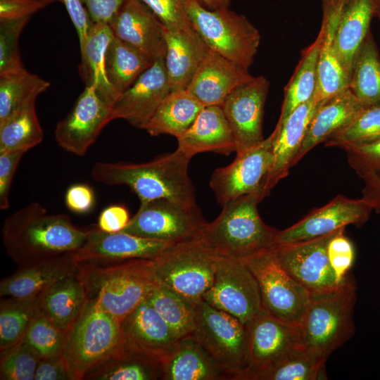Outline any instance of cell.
<instances>
[{
  "mask_svg": "<svg viewBox=\"0 0 380 380\" xmlns=\"http://www.w3.org/2000/svg\"><path fill=\"white\" fill-rule=\"evenodd\" d=\"M348 89L365 104L380 105V56L371 31L355 59Z\"/></svg>",
  "mask_w": 380,
  "mask_h": 380,
  "instance_id": "38",
  "label": "cell"
},
{
  "mask_svg": "<svg viewBox=\"0 0 380 380\" xmlns=\"http://www.w3.org/2000/svg\"><path fill=\"white\" fill-rule=\"evenodd\" d=\"M170 30L193 27L181 0H139Z\"/></svg>",
  "mask_w": 380,
  "mask_h": 380,
  "instance_id": "49",
  "label": "cell"
},
{
  "mask_svg": "<svg viewBox=\"0 0 380 380\" xmlns=\"http://www.w3.org/2000/svg\"><path fill=\"white\" fill-rule=\"evenodd\" d=\"M190 335L232 379L237 380L245 372L247 329L237 318L202 300L196 305L194 327Z\"/></svg>",
  "mask_w": 380,
  "mask_h": 380,
  "instance_id": "9",
  "label": "cell"
},
{
  "mask_svg": "<svg viewBox=\"0 0 380 380\" xmlns=\"http://www.w3.org/2000/svg\"><path fill=\"white\" fill-rule=\"evenodd\" d=\"M88 230L77 227L65 214H51L37 202L18 210L4 221L3 243L19 267L74 253L85 243Z\"/></svg>",
  "mask_w": 380,
  "mask_h": 380,
  "instance_id": "1",
  "label": "cell"
},
{
  "mask_svg": "<svg viewBox=\"0 0 380 380\" xmlns=\"http://www.w3.org/2000/svg\"><path fill=\"white\" fill-rule=\"evenodd\" d=\"M255 77L246 68L209 49L186 90L204 106H220Z\"/></svg>",
  "mask_w": 380,
  "mask_h": 380,
  "instance_id": "21",
  "label": "cell"
},
{
  "mask_svg": "<svg viewBox=\"0 0 380 380\" xmlns=\"http://www.w3.org/2000/svg\"><path fill=\"white\" fill-rule=\"evenodd\" d=\"M24 152H0V208L10 207V190L17 167Z\"/></svg>",
  "mask_w": 380,
  "mask_h": 380,
  "instance_id": "50",
  "label": "cell"
},
{
  "mask_svg": "<svg viewBox=\"0 0 380 380\" xmlns=\"http://www.w3.org/2000/svg\"><path fill=\"white\" fill-rule=\"evenodd\" d=\"M356 300L357 285L350 274L334 289L311 293L298 326L301 346L327 360L355 334Z\"/></svg>",
  "mask_w": 380,
  "mask_h": 380,
  "instance_id": "4",
  "label": "cell"
},
{
  "mask_svg": "<svg viewBox=\"0 0 380 380\" xmlns=\"http://www.w3.org/2000/svg\"><path fill=\"white\" fill-rule=\"evenodd\" d=\"M203 107L186 89L170 91L144 129L151 136L170 134L177 139L191 127Z\"/></svg>",
  "mask_w": 380,
  "mask_h": 380,
  "instance_id": "33",
  "label": "cell"
},
{
  "mask_svg": "<svg viewBox=\"0 0 380 380\" xmlns=\"http://www.w3.org/2000/svg\"><path fill=\"white\" fill-rule=\"evenodd\" d=\"M201 3L211 10L229 8L231 0H199Z\"/></svg>",
  "mask_w": 380,
  "mask_h": 380,
  "instance_id": "58",
  "label": "cell"
},
{
  "mask_svg": "<svg viewBox=\"0 0 380 380\" xmlns=\"http://www.w3.org/2000/svg\"><path fill=\"white\" fill-rule=\"evenodd\" d=\"M125 349L120 322L88 298L65 333L62 356L73 380L90 372Z\"/></svg>",
  "mask_w": 380,
  "mask_h": 380,
  "instance_id": "5",
  "label": "cell"
},
{
  "mask_svg": "<svg viewBox=\"0 0 380 380\" xmlns=\"http://www.w3.org/2000/svg\"><path fill=\"white\" fill-rule=\"evenodd\" d=\"M47 5L42 0H0V20L30 18Z\"/></svg>",
  "mask_w": 380,
  "mask_h": 380,
  "instance_id": "51",
  "label": "cell"
},
{
  "mask_svg": "<svg viewBox=\"0 0 380 380\" xmlns=\"http://www.w3.org/2000/svg\"><path fill=\"white\" fill-rule=\"evenodd\" d=\"M88 300L79 272L53 284L37 296L39 310L61 330L66 331L76 320Z\"/></svg>",
  "mask_w": 380,
  "mask_h": 380,
  "instance_id": "31",
  "label": "cell"
},
{
  "mask_svg": "<svg viewBox=\"0 0 380 380\" xmlns=\"http://www.w3.org/2000/svg\"><path fill=\"white\" fill-rule=\"evenodd\" d=\"M40 358L23 340L1 350V380H34Z\"/></svg>",
  "mask_w": 380,
  "mask_h": 380,
  "instance_id": "45",
  "label": "cell"
},
{
  "mask_svg": "<svg viewBox=\"0 0 380 380\" xmlns=\"http://www.w3.org/2000/svg\"><path fill=\"white\" fill-rule=\"evenodd\" d=\"M170 91L164 58L157 60L114 102L109 120H125L144 129Z\"/></svg>",
  "mask_w": 380,
  "mask_h": 380,
  "instance_id": "20",
  "label": "cell"
},
{
  "mask_svg": "<svg viewBox=\"0 0 380 380\" xmlns=\"http://www.w3.org/2000/svg\"><path fill=\"white\" fill-rule=\"evenodd\" d=\"M177 139V149L191 158L203 152L228 156L235 151L230 127L220 106H204L191 127Z\"/></svg>",
  "mask_w": 380,
  "mask_h": 380,
  "instance_id": "28",
  "label": "cell"
},
{
  "mask_svg": "<svg viewBox=\"0 0 380 380\" xmlns=\"http://www.w3.org/2000/svg\"><path fill=\"white\" fill-rule=\"evenodd\" d=\"M160 362L162 380L232 379L191 335L178 338Z\"/></svg>",
  "mask_w": 380,
  "mask_h": 380,
  "instance_id": "26",
  "label": "cell"
},
{
  "mask_svg": "<svg viewBox=\"0 0 380 380\" xmlns=\"http://www.w3.org/2000/svg\"><path fill=\"white\" fill-rule=\"evenodd\" d=\"M153 63L143 53L114 35L106 53V70L118 97Z\"/></svg>",
  "mask_w": 380,
  "mask_h": 380,
  "instance_id": "36",
  "label": "cell"
},
{
  "mask_svg": "<svg viewBox=\"0 0 380 380\" xmlns=\"http://www.w3.org/2000/svg\"><path fill=\"white\" fill-rule=\"evenodd\" d=\"M114 34L109 24L93 23L84 46L80 49L81 76L86 86L112 106L118 96L110 84L106 70V53Z\"/></svg>",
  "mask_w": 380,
  "mask_h": 380,
  "instance_id": "32",
  "label": "cell"
},
{
  "mask_svg": "<svg viewBox=\"0 0 380 380\" xmlns=\"http://www.w3.org/2000/svg\"><path fill=\"white\" fill-rule=\"evenodd\" d=\"M327 360L298 346L270 366L245 375L241 380L327 379Z\"/></svg>",
  "mask_w": 380,
  "mask_h": 380,
  "instance_id": "34",
  "label": "cell"
},
{
  "mask_svg": "<svg viewBox=\"0 0 380 380\" xmlns=\"http://www.w3.org/2000/svg\"><path fill=\"white\" fill-rule=\"evenodd\" d=\"M161 366L156 360L125 348L87 374V380L161 379Z\"/></svg>",
  "mask_w": 380,
  "mask_h": 380,
  "instance_id": "39",
  "label": "cell"
},
{
  "mask_svg": "<svg viewBox=\"0 0 380 380\" xmlns=\"http://www.w3.org/2000/svg\"><path fill=\"white\" fill-rule=\"evenodd\" d=\"M125 348L160 360L178 339L145 299L121 322Z\"/></svg>",
  "mask_w": 380,
  "mask_h": 380,
  "instance_id": "23",
  "label": "cell"
},
{
  "mask_svg": "<svg viewBox=\"0 0 380 380\" xmlns=\"http://www.w3.org/2000/svg\"><path fill=\"white\" fill-rule=\"evenodd\" d=\"M65 203L66 207L75 213H87L94 206V191L88 184H75L67 189L65 194Z\"/></svg>",
  "mask_w": 380,
  "mask_h": 380,
  "instance_id": "52",
  "label": "cell"
},
{
  "mask_svg": "<svg viewBox=\"0 0 380 380\" xmlns=\"http://www.w3.org/2000/svg\"><path fill=\"white\" fill-rule=\"evenodd\" d=\"M241 260L257 281L262 308L277 318L298 326L310 293L281 267L272 249Z\"/></svg>",
  "mask_w": 380,
  "mask_h": 380,
  "instance_id": "10",
  "label": "cell"
},
{
  "mask_svg": "<svg viewBox=\"0 0 380 380\" xmlns=\"http://www.w3.org/2000/svg\"><path fill=\"white\" fill-rule=\"evenodd\" d=\"M369 106L357 99L349 89L320 104L309 124L293 160V165L312 148L324 142Z\"/></svg>",
  "mask_w": 380,
  "mask_h": 380,
  "instance_id": "29",
  "label": "cell"
},
{
  "mask_svg": "<svg viewBox=\"0 0 380 380\" xmlns=\"http://www.w3.org/2000/svg\"><path fill=\"white\" fill-rule=\"evenodd\" d=\"M114 35L152 61L165 58L166 43L162 23L139 0H127L109 23Z\"/></svg>",
  "mask_w": 380,
  "mask_h": 380,
  "instance_id": "22",
  "label": "cell"
},
{
  "mask_svg": "<svg viewBox=\"0 0 380 380\" xmlns=\"http://www.w3.org/2000/svg\"><path fill=\"white\" fill-rule=\"evenodd\" d=\"M65 339V332L37 309L22 340L41 359L62 355Z\"/></svg>",
  "mask_w": 380,
  "mask_h": 380,
  "instance_id": "44",
  "label": "cell"
},
{
  "mask_svg": "<svg viewBox=\"0 0 380 380\" xmlns=\"http://www.w3.org/2000/svg\"><path fill=\"white\" fill-rule=\"evenodd\" d=\"M38 309L37 297L3 298L0 302V351L20 341Z\"/></svg>",
  "mask_w": 380,
  "mask_h": 380,
  "instance_id": "42",
  "label": "cell"
},
{
  "mask_svg": "<svg viewBox=\"0 0 380 380\" xmlns=\"http://www.w3.org/2000/svg\"><path fill=\"white\" fill-rule=\"evenodd\" d=\"M44 131L35 103L15 113L0 123V152H24L40 144Z\"/></svg>",
  "mask_w": 380,
  "mask_h": 380,
  "instance_id": "41",
  "label": "cell"
},
{
  "mask_svg": "<svg viewBox=\"0 0 380 380\" xmlns=\"http://www.w3.org/2000/svg\"><path fill=\"white\" fill-rule=\"evenodd\" d=\"M258 194L242 196L224 205L218 217L206 222L198 239L220 257L243 260L276 246L279 230L260 216Z\"/></svg>",
  "mask_w": 380,
  "mask_h": 380,
  "instance_id": "3",
  "label": "cell"
},
{
  "mask_svg": "<svg viewBox=\"0 0 380 380\" xmlns=\"http://www.w3.org/2000/svg\"><path fill=\"white\" fill-rule=\"evenodd\" d=\"M219 257L198 239L179 243L153 260L155 279L196 305L213 284Z\"/></svg>",
  "mask_w": 380,
  "mask_h": 380,
  "instance_id": "8",
  "label": "cell"
},
{
  "mask_svg": "<svg viewBox=\"0 0 380 380\" xmlns=\"http://www.w3.org/2000/svg\"><path fill=\"white\" fill-rule=\"evenodd\" d=\"M375 8V17H377L380 20V0H374Z\"/></svg>",
  "mask_w": 380,
  "mask_h": 380,
  "instance_id": "59",
  "label": "cell"
},
{
  "mask_svg": "<svg viewBox=\"0 0 380 380\" xmlns=\"http://www.w3.org/2000/svg\"><path fill=\"white\" fill-rule=\"evenodd\" d=\"M246 326L247 367L237 380L270 366L301 346L298 326L277 318L263 308Z\"/></svg>",
  "mask_w": 380,
  "mask_h": 380,
  "instance_id": "19",
  "label": "cell"
},
{
  "mask_svg": "<svg viewBox=\"0 0 380 380\" xmlns=\"http://www.w3.org/2000/svg\"><path fill=\"white\" fill-rule=\"evenodd\" d=\"M379 139L380 105H378L364 109L349 124L332 134L324 143L325 147L343 148Z\"/></svg>",
  "mask_w": 380,
  "mask_h": 380,
  "instance_id": "43",
  "label": "cell"
},
{
  "mask_svg": "<svg viewBox=\"0 0 380 380\" xmlns=\"http://www.w3.org/2000/svg\"><path fill=\"white\" fill-rule=\"evenodd\" d=\"M30 19L0 20V75L24 68L18 40Z\"/></svg>",
  "mask_w": 380,
  "mask_h": 380,
  "instance_id": "46",
  "label": "cell"
},
{
  "mask_svg": "<svg viewBox=\"0 0 380 380\" xmlns=\"http://www.w3.org/2000/svg\"><path fill=\"white\" fill-rule=\"evenodd\" d=\"M79 275L86 286L88 298L120 322L144 300L156 283L152 260L79 266Z\"/></svg>",
  "mask_w": 380,
  "mask_h": 380,
  "instance_id": "6",
  "label": "cell"
},
{
  "mask_svg": "<svg viewBox=\"0 0 380 380\" xmlns=\"http://www.w3.org/2000/svg\"><path fill=\"white\" fill-rule=\"evenodd\" d=\"M375 16L374 0H347L334 35L337 58L350 79L355 59Z\"/></svg>",
  "mask_w": 380,
  "mask_h": 380,
  "instance_id": "30",
  "label": "cell"
},
{
  "mask_svg": "<svg viewBox=\"0 0 380 380\" xmlns=\"http://www.w3.org/2000/svg\"><path fill=\"white\" fill-rule=\"evenodd\" d=\"M206 222L196 205L159 198L140 202L138 211L121 232L146 239L184 242L198 239Z\"/></svg>",
  "mask_w": 380,
  "mask_h": 380,
  "instance_id": "11",
  "label": "cell"
},
{
  "mask_svg": "<svg viewBox=\"0 0 380 380\" xmlns=\"http://www.w3.org/2000/svg\"><path fill=\"white\" fill-rule=\"evenodd\" d=\"M127 0H84L94 23L109 24Z\"/></svg>",
  "mask_w": 380,
  "mask_h": 380,
  "instance_id": "56",
  "label": "cell"
},
{
  "mask_svg": "<svg viewBox=\"0 0 380 380\" xmlns=\"http://www.w3.org/2000/svg\"><path fill=\"white\" fill-rule=\"evenodd\" d=\"M322 103L314 96L298 106L280 125H276L277 134L274 144V158L263 190L267 196L276 184L289 174L300 148L309 124Z\"/></svg>",
  "mask_w": 380,
  "mask_h": 380,
  "instance_id": "24",
  "label": "cell"
},
{
  "mask_svg": "<svg viewBox=\"0 0 380 380\" xmlns=\"http://www.w3.org/2000/svg\"><path fill=\"white\" fill-rule=\"evenodd\" d=\"M343 149L349 165L362 179L372 175L380 177V139Z\"/></svg>",
  "mask_w": 380,
  "mask_h": 380,
  "instance_id": "47",
  "label": "cell"
},
{
  "mask_svg": "<svg viewBox=\"0 0 380 380\" xmlns=\"http://www.w3.org/2000/svg\"><path fill=\"white\" fill-rule=\"evenodd\" d=\"M190 160L177 148L142 163L97 162L91 175L95 181L106 185L127 186L140 202L165 198L194 205V189L188 172Z\"/></svg>",
  "mask_w": 380,
  "mask_h": 380,
  "instance_id": "2",
  "label": "cell"
},
{
  "mask_svg": "<svg viewBox=\"0 0 380 380\" xmlns=\"http://www.w3.org/2000/svg\"><path fill=\"white\" fill-rule=\"evenodd\" d=\"M270 82L264 76L234 90L221 105L230 127L235 152L241 153L262 142V121Z\"/></svg>",
  "mask_w": 380,
  "mask_h": 380,
  "instance_id": "16",
  "label": "cell"
},
{
  "mask_svg": "<svg viewBox=\"0 0 380 380\" xmlns=\"http://www.w3.org/2000/svg\"><path fill=\"white\" fill-rule=\"evenodd\" d=\"M327 255L336 281L341 284L348 274L355 255L353 244L345 235L344 228L337 231L329 240Z\"/></svg>",
  "mask_w": 380,
  "mask_h": 380,
  "instance_id": "48",
  "label": "cell"
},
{
  "mask_svg": "<svg viewBox=\"0 0 380 380\" xmlns=\"http://www.w3.org/2000/svg\"><path fill=\"white\" fill-rule=\"evenodd\" d=\"M179 243L146 239L123 232L108 233L95 227L88 230L85 243L73 255L80 267L139 259L154 260Z\"/></svg>",
  "mask_w": 380,
  "mask_h": 380,
  "instance_id": "14",
  "label": "cell"
},
{
  "mask_svg": "<svg viewBox=\"0 0 380 380\" xmlns=\"http://www.w3.org/2000/svg\"><path fill=\"white\" fill-rule=\"evenodd\" d=\"M338 230L306 241L276 244L272 248L278 263L310 294L325 291L340 284L327 255L329 241Z\"/></svg>",
  "mask_w": 380,
  "mask_h": 380,
  "instance_id": "15",
  "label": "cell"
},
{
  "mask_svg": "<svg viewBox=\"0 0 380 380\" xmlns=\"http://www.w3.org/2000/svg\"><path fill=\"white\" fill-rule=\"evenodd\" d=\"M194 27L208 48L246 68L253 65L260 43L259 30L229 8L211 10L199 0H181Z\"/></svg>",
  "mask_w": 380,
  "mask_h": 380,
  "instance_id": "7",
  "label": "cell"
},
{
  "mask_svg": "<svg viewBox=\"0 0 380 380\" xmlns=\"http://www.w3.org/2000/svg\"><path fill=\"white\" fill-rule=\"evenodd\" d=\"M144 299L168 324L177 338L192 333L196 305L157 282Z\"/></svg>",
  "mask_w": 380,
  "mask_h": 380,
  "instance_id": "40",
  "label": "cell"
},
{
  "mask_svg": "<svg viewBox=\"0 0 380 380\" xmlns=\"http://www.w3.org/2000/svg\"><path fill=\"white\" fill-rule=\"evenodd\" d=\"M364 187L362 198L372 208L373 211L380 215V177L368 176L362 179Z\"/></svg>",
  "mask_w": 380,
  "mask_h": 380,
  "instance_id": "57",
  "label": "cell"
},
{
  "mask_svg": "<svg viewBox=\"0 0 380 380\" xmlns=\"http://www.w3.org/2000/svg\"><path fill=\"white\" fill-rule=\"evenodd\" d=\"M277 131L258 145L241 153L228 165L216 169L210 186L222 206L247 194L264 198L263 190L273 163L274 144Z\"/></svg>",
  "mask_w": 380,
  "mask_h": 380,
  "instance_id": "12",
  "label": "cell"
},
{
  "mask_svg": "<svg viewBox=\"0 0 380 380\" xmlns=\"http://www.w3.org/2000/svg\"><path fill=\"white\" fill-rule=\"evenodd\" d=\"M110 108L94 87L86 86L71 111L56 126L54 137L58 145L74 155H85L110 122Z\"/></svg>",
  "mask_w": 380,
  "mask_h": 380,
  "instance_id": "18",
  "label": "cell"
},
{
  "mask_svg": "<svg viewBox=\"0 0 380 380\" xmlns=\"http://www.w3.org/2000/svg\"><path fill=\"white\" fill-rule=\"evenodd\" d=\"M372 208L362 198L352 199L342 195L314 209L291 227L279 230L277 244H285L315 239L347 225L362 227L369 219Z\"/></svg>",
  "mask_w": 380,
  "mask_h": 380,
  "instance_id": "17",
  "label": "cell"
},
{
  "mask_svg": "<svg viewBox=\"0 0 380 380\" xmlns=\"http://www.w3.org/2000/svg\"><path fill=\"white\" fill-rule=\"evenodd\" d=\"M163 27L166 43L164 62L171 91L186 89L210 49L194 27Z\"/></svg>",
  "mask_w": 380,
  "mask_h": 380,
  "instance_id": "27",
  "label": "cell"
},
{
  "mask_svg": "<svg viewBox=\"0 0 380 380\" xmlns=\"http://www.w3.org/2000/svg\"><path fill=\"white\" fill-rule=\"evenodd\" d=\"M73 254H65L19 267L15 272L1 281V297L37 298L61 279L77 274L79 266Z\"/></svg>",
  "mask_w": 380,
  "mask_h": 380,
  "instance_id": "25",
  "label": "cell"
},
{
  "mask_svg": "<svg viewBox=\"0 0 380 380\" xmlns=\"http://www.w3.org/2000/svg\"><path fill=\"white\" fill-rule=\"evenodd\" d=\"M50 82L25 68L0 75V123L35 103L37 97L50 87Z\"/></svg>",
  "mask_w": 380,
  "mask_h": 380,
  "instance_id": "37",
  "label": "cell"
},
{
  "mask_svg": "<svg viewBox=\"0 0 380 380\" xmlns=\"http://www.w3.org/2000/svg\"><path fill=\"white\" fill-rule=\"evenodd\" d=\"M34 380H73L62 355L41 358L37 367Z\"/></svg>",
  "mask_w": 380,
  "mask_h": 380,
  "instance_id": "55",
  "label": "cell"
},
{
  "mask_svg": "<svg viewBox=\"0 0 380 380\" xmlns=\"http://www.w3.org/2000/svg\"><path fill=\"white\" fill-rule=\"evenodd\" d=\"M46 3H48L49 4H51V3H53V2H56V1H60L61 2V0H42Z\"/></svg>",
  "mask_w": 380,
  "mask_h": 380,
  "instance_id": "60",
  "label": "cell"
},
{
  "mask_svg": "<svg viewBox=\"0 0 380 380\" xmlns=\"http://www.w3.org/2000/svg\"><path fill=\"white\" fill-rule=\"evenodd\" d=\"M203 300L248 324L262 309L257 281L241 260L219 257L215 278Z\"/></svg>",
  "mask_w": 380,
  "mask_h": 380,
  "instance_id": "13",
  "label": "cell"
},
{
  "mask_svg": "<svg viewBox=\"0 0 380 380\" xmlns=\"http://www.w3.org/2000/svg\"><path fill=\"white\" fill-rule=\"evenodd\" d=\"M77 31L80 49L84 46L93 24L84 0H61Z\"/></svg>",
  "mask_w": 380,
  "mask_h": 380,
  "instance_id": "53",
  "label": "cell"
},
{
  "mask_svg": "<svg viewBox=\"0 0 380 380\" xmlns=\"http://www.w3.org/2000/svg\"><path fill=\"white\" fill-rule=\"evenodd\" d=\"M322 39L321 30L315 41L303 50L296 70L284 89V98L277 125H280L300 105L313 98L317 87V68Z\"/></svg>",
  "mask_w": 380,
  "mask_h": 380,
  "instance_id": "35",
  "label": "cell"
},
{
  "mask_svg": "<svg viewBox=\"0 0 380 380\" xmlns=\"http://www.w3.org/2000/svg\"><path fill=\"white\" fill-rule=\"evenodd\" d=\"M130 219L126 207L111 205L101 212L98 217L97 227L108 233L119 232L127 227Z\"/></svg>",
  "mask_w": 380,
  "mask_h": 380,
  "instance_id": "54",
  "label": "cell"
}]
</instances>
